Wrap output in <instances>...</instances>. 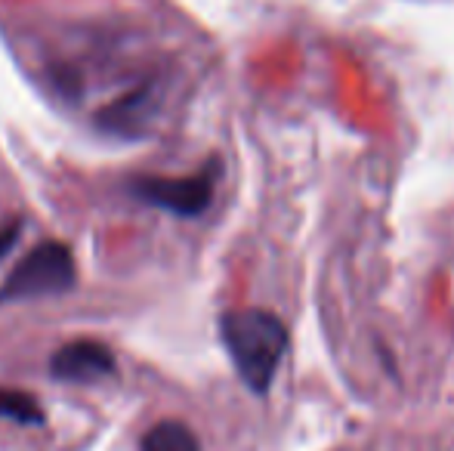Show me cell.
Returning <instances> with one entry per match:
<instances>
[{
	"label": "cell",
	"instance_id": "cell-2",
	"mask_svg": "<svg viewBox=\"0 0 454 451\" xmlns=\"http://www.w3.org/2000/svg\"><path fill=\"white\" fill-rule=\"evenodd\" d=\"M74 278H78V269H74L72 247L62 241H41L0 284V303L66 294L74 288Z\"/></svg>",
	"mask_w": 454,
	"mask_h": 451
},
{
	"label": "cell",
	"instance_id": "cell-6",
	"mask_svg": "<svg viewBox=\"0 0 454 451\" xmlns=\"http://www.w3.org/2000/svg\"><path fill=\"white\" fill-rule=\"evenodd\" d=\"M139 451H201V446L183 421H161L143 436Z\"/></svg>",
	"mask_w": 454,
	"mask_h": 451
},
{
	"label": "cell",
	"instance_id": "cell-1",
	"mask_svg": "<svg viewBox=\"0 0 454 451\" xmlns=\"http://www.w3.org/2000/svg\"><path fill=\"white\" fill-rule=\"evenodd\" d=\"M220 334L239 377L254 393L270 390L287 346L285 325L263 309H232L220 319Z\"/></svg>",
	"mask_w": 454,
	"mask_h": 451
},
{
	"label": "cell",
	"instance_id": "cell-5",
	"mask_svg": "<svg viewBox=\"0 0 454 451\" xmlns=\"http://www.w3.org/2000/svg\"><path fill=\"white\" fill-rule=\"evenodd\" d=\"M152 118H155V97H152V87H139L137 93L124 97L121 103L108 105V109L99 114V124L112 133H130V136H139V133L149 127Z\"/></svg>",
	"mask_w": 454,
	"mask_h": 451
},
{
	"label": "cell",
	"instance_id": "cell-3",
	"mask_svg": "<svg viewBox=\"0 0 454 451\" xmlns=\"http://www.w3.org/2000/svg\"><path fill=\"white\" fill-rule=\"evenodd\" d=\"M214 167L195 176H143L130 183V192L152 207H161L176 217H198L214 201Z\"/></svg>",
	"mask_w": 454,
	"mask_h": 451
},
{
	"label": "cell",
	"instance_id": "cell-8",
	"mask_svg": "<svg viewBox=\"0 0 454 451\" xmlns=\"http://www.w3.org/2000/svg\"><path fill=\"white\" fill-rule=\"evenodd\" d=\"M19 232H22V220H10L6 226H0V260L10 257V251L19 241Z\"/></svg>",
	"mask_w": 454,
	"mask_h": 451
},
{
	"label": "cell",
	"instance_id": "cell-7",
	"mask_svg": "<svg viewBox=\"0 0 454 451\" xmlns=\"http://www.w3.org/2000/svg\"><path fill=\"white\" fill-rule=\"evenodd\" d=\"M0 417L31 424V427L47 424V415H43V408L37 405V399L31 396V393H19V390H0Z\"/></svg>",
	"mask_w": 454,
	"mask_h": 451
},
{
	"label": "cell",
	"instance_id": "cell-4",
	"mask_svg": "<svg viewBox=\"0 0 454 451\" xmlns=\"http://www.w3.org/2000/svg\"><path fill=\"white\" fill-rule=\"evenodd\" d=\"M50 374L59 384H99L114 374V355L99 340H72L53 353Z\"/></svg>",
	"mask_w": 454,
	"mask_h": 451
}]
</instances>
